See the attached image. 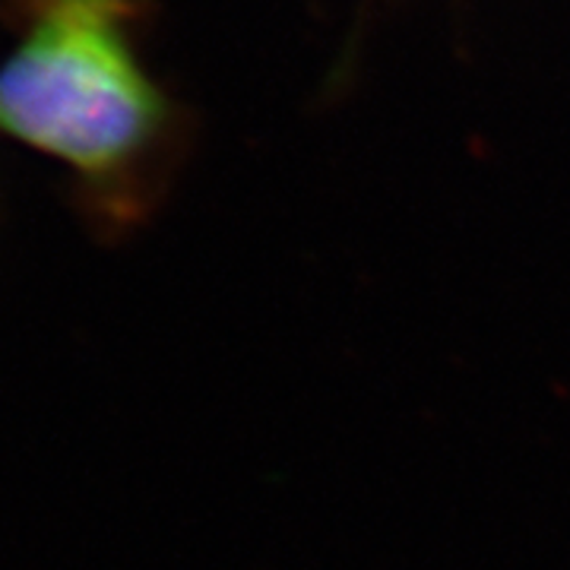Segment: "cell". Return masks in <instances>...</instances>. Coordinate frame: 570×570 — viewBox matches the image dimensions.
Wrapping results in <instances>:
<instances>
[{
  "label": "cell",
  "mask_w": 570,
  "mask_h": 570,
  "mask_svg": "<svg viewBox=\"0 0 570 570\" xmlns=\"http://www.w3.org/2000/svg\"><path fill=\"white\" fill-rule=\"evenodd\" d=\"M153 0H0V134L63 165L70 204L121 245L171 197L200 118L146 63Z\"/></svg>",
  "instance_id": "1"
}]
</instances>
